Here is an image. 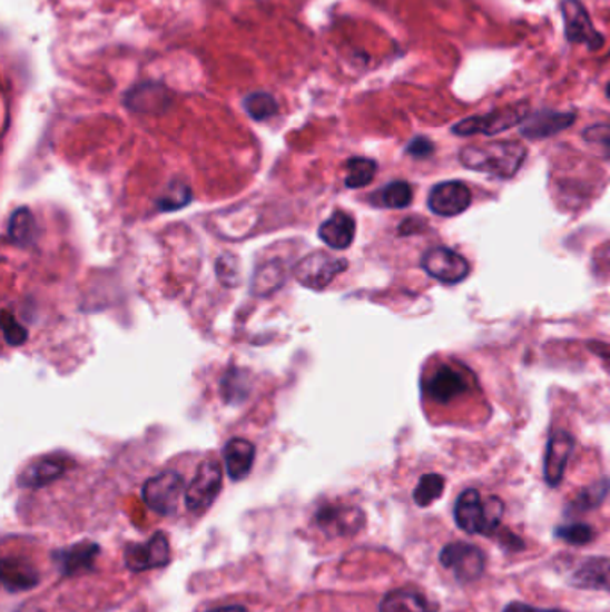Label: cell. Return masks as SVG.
I'll return each mask as SVG.
<instances>
[{
  "label": "cell",
  "instance_id": "52a82bcc",
  "mask_svg": "<svg viewBox=\"0 0 610 612\" xmlns=\"http://www.w3.org/2000/svg\"><path fill=\"white\" fill-rule=\"evenodd\" d=\"M346 269V260L335 258L326 251H315L297 261V266L294 267V276L303 287L323 290Z\"/></svg>",
  "mask_w": 610,
  "mask_h": 612
},
{
  "label": "cell",
  "instance_id": "d6a6232c",
  "mask_svg": "<svg viewBox=\"0 0 610 612\" xmlns=\"http://www.w3.org/2000/svg\"><path fill=\"white\" fill-rule=\"evenodd\" d=\"M283 284V270L278 264H267L253 279V293L269 294Z\"/></svg>",
  "mask_w": 610,
  "mask_h": 612
},
{
  "label": "cell",
  "instance_id": "30bf717a",
  "mask_svg": "<svg viewBox=\"0 0 610 612\" xmlns=\"http://www.w3.org/2000/svg\"><path fill=\"white\" fill-rule=\"evenodd\" d=\"M423 269L442 284H461L471 273L470 261L447 247H433L424 253Z\"/></svg>",
  "mask_w": 610,
  "mask_h": 612
},
{
  "label": "cell",
  "instance_id": "60d3db41",
  "mask_svg": "<svg viewBox=\"0 0 610 612\" xmlns=\"http://www.w3.org/2000/svg\"><path fill=\"white\" fill-rule=\"evenodd\" d=\"M606 355H607V357H610V353H609V352H607Z\"/></svg>",
  "mask_w": 610,
  "mask_h": 612
},
{
  "label": "cell",
  "instance_id": "d6986e66",
  "mask_svg": "<svg viewBox=\"0 0 610 612\" xmlns=\"http://www.w3.org/2000/svg\"><path fill=\"white\" fill-rule=\"evenodd\" d=\"M382 612H439V603L412 588H401L383 596Z\"/></svg>",
  "mask_w": 610,
  "mask_h": 612
},
{
  "label": "cell",
  "instance_id": "f546056e",
  "mask_svg": "<svg viewBox=\"0 0 610 612\" xmlns=\"http://www.w3.org/2000/svg\"><path fill=\"white\" fill-rule=\"evenodd\" d=\"M583 142L603 160H610V122L592 124L583 129Z\"/></svg>",
  "mask_w": 610,
  "mask_h": 612
},
{
  "label": "cell",
  "instance_id": "277c9868",
  "mask_svg": "<svg viewBox=\"0 0 610 612\" xmlns=\"http://www.w3.org/2000/svg\"><path fill=\"white\" fill-rule=\"evenodd\" d=\"M473 387V376L450 364H439L423 382L426 398L437 405H451L456 399L468 396Z\"/></svg>",
  "mask_w": 610,
  "mask_h": 612
},
{
  "label": "cell",
  "instance_id": "4dcf8cb0",
  "mask_svg": "<svg viewBox=\"0 0 610 612\" xmlns=\"http://www.w3.org/2000/svg\"><path fill=\"white\" fill-rule=\"evenodd\" d=\"M609 491V480H601V482H597V484L589 485L586 490L580 491L579 496L571 503V507L579 512L592 511V509L601 505Z\"/></svg>",
  "mask_w": 610,
  "mask_h": 612
},
{
  "label": "cell",
  "instance_id": "ba28073f",
  "mask_svg": "<svg viewBox=\"0 0 610 612\" xmlns=\"http://www.w3.org/2000/svg\"><path fill=\"white\" fill-rule=\"evenodd\" d=\"M565 40L574 46H586L589 51H600L606 46L603 34L594 29L586 6L580 0H562Z\"/></svg>",
  "mask_w": 610,
  "mask_h": 612
},
{
  "label": "cell",
  "instance_id": "83f0119b",
  "mask_svg": "<svg viewBox=\"0 0 610 612\" xmlns=\"http://www.w3.org/2000/svg\"><path fill=\"white\" fill-rule=\"evenodd\" d=\"M247 394H249V378H246V373L237 367L228 369L223 379L224 402L238 405L247 398Z\"/></svg>",
  "mask_w": 610,
  "mask_h": 612
},
{
  "label": "cell",
  "instance_id": "1f68e13d",
  "mask_svg": "<svg viewBox=\"0 0 610 612\" xmlns=\"http://www.w3.org/2000/svg\"><path fill=\"white\" fill-rule=\"evenodd\" d=\"M190 201L191 193L188 185L183 181H173L158 199V208L164 211L181 210L185 206L190 205Z\"/></svg>",
  "mask_w": 610,
  "mask_h": 612
},
{
  "label": "cell",
  "instance_id": "4316f807",
  "mask_svg": "<svg viewBox=\"0 0 610 612\" xmlns=\"http://www.w3.org/2000/svg\"><path fill=\"white\" fill-rule=\"evenodd\" d=\"M412 201H414V188L406 181H394L378 193V203L385 208L403 210L406 206H411Z\"/></svg>",
  "mask_w": 610,
  "mask_h": 612
},
{
  "label": "cell",
  "instance_id": "484cf974",
  "mask_svg": "<svg viewBox=\"0 0 610 612\" xmlns=\"http://www.w3.org/2000/svg\"><path fill=\"white\" fill-rule=\"evenodd\" d=\"M378 165L370 158H351L346 161V187L364 188L373 181Z\"/></svg>",
  "mask_w": 610,
  "mask_h": 612
},
{
  "label": "cell",
  "instance_id": "5b68a950",
  "mask_svg": "<svg viewBox=\"0 0 610 612\" xmlns=\"http://www.w3.org/2000/svg\"><path fill=\"white\" fill-rule=\"evenodd\" d=\"M185 480L178 471H164L147 480L141 499L150 511L160 516H173L178 511L179 499L185 494Z\"/></svg>",
  "mask_w": 610,
  "mask_h": 612
},
{
  "label": "cell",
  "instance_id": "ab89813d",
  "mask_svg": "<svg viewBox=\"0 0 610 612\" xmlns=\"http://www.w3.org/2000/svg\"><path fill=\"white\" fill-rule=\"evenodd\" d=\"M607 97H609L610 99V81H609V85H607Z\"/></svg>",
  "mask_w": 610,
  "mask_h": 612
},
{
  "label": "cell",
  "instance_id": "f1b7e54d",
  "mask_svg": "<svg viewBox=\"0 0 610 612\" xmlns=\"http://www.w3.org/2000/svg\"><path fill=\"white\" fill-rule=\"evenodd\" d=\"M444 476L437 475V473H429V475L421 476L420 484L414 491V502L420 507H430L433 502H437L444 493Z\"/></svg>",
  "mask_w": 610,
  "mask_h": 612
},
{
  "label": "cell",
  "instance_id": "e0dca14e",
  "mask_svg": "<svg viewBox=\"0 0 610 612\" xmlns=\"http://www.w3.org/2000/svg\"><path fill=\"white\" fill-rule=\"evenodd\" d=\"M570 582L580 590L610 591V559H583L571 572Z\"/></svg>",
  "mask_w": 610,
  "mask_h": 612
},
{
  "label": "cell",
  "instance_id": "7c38bea8",
  "mask_svg": "<svg viewBox=\"0 0 610 612\" xmlns=\"http://www.w3.org/2000/svg\"><path fill=\"white\" fill-rule=\"evenodd\" d=\"M473 203V193L462 181H444L435 185L429 196V208L439 217L464 214Z\"/></svg>",
  "mask_w": 610,
  "mask_h": 612
},
{
  "label": "cell",
  "instance_id": "f35d334b",
  "mask_svg": "<svg viewBox=\"0 0 610 612\" xmlns=\"http://www.w3.org/2000/svg\"><path fill=\"white\" fill-rule=\"evenodd\" d=\"M210 612H247L242 605H226V608L215 609Z\"/></svg>",
  "mask_w": 610,
  "mask_h": 612
},
{
  "label": "cell",
  "instance_id": "cb8c5ba5",
  "mask_svg": "<svg viewBox=\"0 0 610 612\" xmlns=\"http://www.w3.org/2000/svg\"><path fill=\"white\" fill-rule=\"evenodd\" d=\"M8 237L14 246L19 247H29L37 243V219L29 208H19L13 211L10 225H8Z\"/></svg>",
  "mask_w": 610,
  "mask_h": 612
},
{
  "label": "cell",
  "instance_id": "9a60e30c",
  "mask_svg": "<svg viewBox=\"0 0 610 612\" xmlns=\"http://www.w3.org/2000/svg\"><path fill=\"white\" fill-rule=\"evenodd\" d=\"M577 115L571 111L539 110L521 124V135L530 140H542L573 126Z\"/></svg>",
  "mask_w": 610,
  "mask_h": 612
},
{
  "label": "cell",
  "instance_id": "74e56055",
  "mask_svg": "<svg viewBox=\"0 0 610 612\" xmlns=\"http://www.w3.org/2000/svg\"><path fill=\"white\" fill-rule=\"evenodd\" d=\"M503 612H562L555 611V609H539L533 605H527V603L512 602L503 609Z\"/></svg>",
  "mask_w": 610,
  "mask_h": 612
},
{
  "label": "cell",
  "instance_id": "44dd1931",
  "mask_svg": "<svg viewBox=\"0 0 610 612\" xmlns=\"http://www.w3.org/2000/svg\"><path fill=\"white\" fill-rule=\"evenodd\" d=\"M67 466H69V462L58 455L40 458V461L32 462L31 466L26 467L20 475L19 484L22 487H29V490H38V487H43V485H49L50 482L60 478L67 471Z\"/></svg>",
  "mask_w": 610,
  "mask_h": 612
},
{
  "label": "cell",
  "instance_id": "4fadbf2b",
  "mask_svg": "<svg viewBox=\"0 0 610 612\" xmlns=\"http://www.w3.org/2000/svg\"><path fill=\"white\" fill-rule=\"evenodd\" d=\"M574 450V437L565 430H555L550 435L547 446V458H544V478L548 485L557 487L564 478L565 467L570 462L571 453Z\"/></svg>",
  "mask_w": 610,
  "mask_h": 612
},
{
  "label": "cell",
  "instance_id": "ffe728a7",
  "mask_svg": "<svg viewBox=\"0 0 610 612\" xmlns=\"http://www.w3.org/2000/svg\"><path fill=\"white\" fill-rule=\"evenodd\" d=\"M355 219L346 211H335L319 226V237L332 249H347L355 240Z\"/></svg>",
  "mask_w": 610,
  "mask_h": 612
},
{
  "label": "cell",
  "instance_id": "d590c367",
  "mask_svg": "<svg viewBox=\"0 0 610 612\" xmlns=\"http://www.w3.org/2000/svg\"><path fill=\"white\" fill-rule=\"evenodd\" d=\"M435 147L430 142L429 138L417 137L412 140L409 146H406V152L414 156V158H429L430 155H433Z\"/></svg>",
  "mask_w": 610,
  "mask_h": 612
},
{
  "label": "cell",
  "instance_id": "8992f818",
  "mask_svg": "<svg viewBox=\"0 0 610 612\" xmlns=\"http://www.w3.org/2000/svg\"><path fill=\"white\" fill-rule=\"evenodd\" d=\"M220 490H223V467L219 462H203L185 491V503H187L188 511L196 512V514L208 511L211 503L219 496Z\"/></svg>",
  "mask_w": 610,
  "mask_h": 612
},
{
  "label": "cell",
  "instance_id": "7402d4cb",
  "mask_svg": "<svg viewBox=\"0 0 610 612\" xmlns=\"http://www.w3.org/2000/svg\"><path fill=\"white\" fill-rule=\"evenodd\" d=\"M0 579L8 591L31 590L40 582L37 570L26 559L20 557H6L2 561Z\"/></svg>",
  "mask_w": 610,
  "mask_h": 612
},
{
  "label": "cell",
  "instance_id": "6da1fadb",
  "mask_svg": "<svg viewBox=\"0 0 610 612\" xmlns=\"http://www.w3.org/2000/svg\"><path fill=\"white\" fill-rule=\"evenodd\" d=\"M527 155H529L527 147L518 140H496V142L464 147L459 155V160L465 169L509 179L521 169Z\"/></svg>",
  "mask_w": 610,
  "mask_h": 612
},
{
  "label": "cell",
  "instance_id": "7a4b0ae2",
  "mask_svg": "<svg viewBox=\"0 0 610 612\" xmlns=\"http://www.w3.org/2000/svg\"><path fill=\"white\" fill-rule=\"evenodd\" d=\"M505 505L496 496L483 500L476 490H468L455 503V521L468 534L492 535L503 520Z\"/></svg>",
  "mask_w": 610,
  "mask_h": 612
},
{
  "label": "cell",
  "instance_id": "603a6c76",
  "mask_svg": "<svg viewBox=\"0 0 610 612\" xmlns=\"http://www.w3.org/2000/svg\"><path fill=\"white\" fill-rule=\"evenodd\" d=\"M99 546L91 543H79L76 546H70L67 550L56 552L55 561L60 564L61 573L65 575H76V573L85 572L94 566Z\"/></svg>",
  "mask_w": 610,
  "mask_h": 612
},
{
  "label": "cell",
  "instance_id": "8fae6325",
  "mask_svg": "<svg viewBox=\"0 0 610 612\" xmlns=\"http://www.w3.org/2000/svg\"><path fill=\"white\" fill-rule=\"evenodd\" d=\"M124 561H126V567L135 573L167 566L170 562V544L167 535L158 532L146 543L129 544L124 552Z\"/></svg>",
  "mask_w": 610,
  "mask_h": 612
},
{
  "label": "cell",
  "instance_id": "3957f363",
  "mask_svg": "<svg viewBox=\"0 0 610 612\" xmlns=\"http://www.w3.org/2000/svg\"><path fill=\"white\" fill-rule=\"evenodd\" d=\"M530 115V106L527 102H515V105L503 106L488 115H476L456 122L451 131L456 137H473V135H498L506 129L515 128L527 120Z\"/></svg>",
  "mask_w": 610,
  "mask_h": 612
},
{
  "label": "cell",
  "instance_id": "ac0fdd59",
  "mask_svg": "<svg viewBox=\"0 0 610 612\" xmlns=\"http://www.w3.org/2000/svg\"><path fill=\"white\" fill-rule=\"evenodd\" d=\"M223 457L229 478L240 482V480L249 475L253 464H255V444L250 443V441L242 440V437H233L224 446Z\"/></svg>",
  "mask_w": 610,
  "mask_h": 612
},
{
  "label": "cell",
  "instance_id": "d4e9b609",
  "mask_svg": "<svg viewBox=\"0 0 610 612\" xmlns=\"http://www.w3.org/2000/svg\"><path fill=\"white\" fill-rule=\"evenodd\" d=\"M244 110L250 119L256 120V122H264L274 115H278L279 105L273 93L253 92L244 99Z\"/></svg>",
  "mask_w": 610,
  "mask_h": 612
},
{
  "label": "cell",
  "instance_id": "9c48e42d",
  "mask_svg": "<svg viewBox=\"0 0 610 612\" xmlns=\"http://www.w3.org/2000/svg\"><path fill=\"white\" fill-rule=\"evenodd\" d=\"M442 566L447 567L456 581L471 584L479 581L485 570V555L479 546L470 543H450L441 552Z\"/></svg>",
  "mask_w": 610,
  "mask_h": 612
},
{
  "label": "cell",
  "instance_id": "e575fe53",
  "mask_svg": "<svg viewBox=\"0 0 610 612\" xmlns=\"http://www.w3.org/2000/svg\"><path fill=\"white\" fill-rule=\"evenodd\" d=\"M2 332H4L6 343L10 346H22L28 340V332L23 326H20L13 316L8 312L2 314Z\"/></svg>",
  "mask_w": 610,
  "mask_h": 612
},
{
  "label": "cell",
  "instance_id": "8d00e7d4",
  "mask_svg": "<svg viewBox=\"0 0 610 612\" xmlns=\"http://www.w3.org/2000/svg\"><path fill=\"white\" fill-rule=\"evenodd\" d=\"M423 228L424 219H415V217H411V219H405V223L400 226V235L406 237V235L421 234Z\"/></svg>",
  "mask_w": 610,
  "mask_h": 612
},
{
  "label": "cell",
  "instance_id": "836d02e7",
  "mask_svg": "<svg viewBox=\"0 0 610 612\" xmlns=\"http://www.w3.org/2000/svg\"><path fill=\"white\" fill-rule=\"evenodd\" d=\"M559 540L565 541L573 546H583V544L591 543L594 540V531L592 526L586 525V523H573V525H562L555 531Z\"/></svg>",
  "mask_w": 610,
  "mask_h": 612
},
{
  "label": "cell",
  "instance_id": "2e32d148",
  "mask_svg": "<svg viewBox=\"0 0 610 612\" xmlns=\"http://www.w3.org/2000/svg\"><path fill=\"white\" fill-rule=\"evenodd\" d=\"M126 106L132 111H144V113H156V111L167 110L170 106L169 88L164 87L161 82H138L126 93Z\"/></svg>",
  "mask_w": 610,
  "mask_h": 612
},
{
  "label": "cell",
  "instance_id": "5bb4252c",
  "mask_svg": "<svg viewBox=\"0 0 610 612\" xmlns=\"http://www.w3.org/2000/svg\"><path fill=\"white\" fill-rule=\"evenodd\" d=\"M315 520L329 537H337V535H351L361 531L365 516L361 509L326 505L317 512Z\"/></svg>",
  "mask_w": 610,
  "mask_h": 612
}]
</instances>
